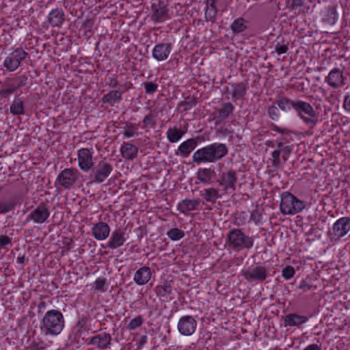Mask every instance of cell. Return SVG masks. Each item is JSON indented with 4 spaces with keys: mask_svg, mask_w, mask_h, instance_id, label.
<instances>
[{
    "mask_svg": "<svg viewBox=\"0 0 350 350\" xmlns=\"http://www.w3.org/2000/svg\"><path fill=\"white\" fill-rule=\"evenodd\" d=\"M122 100V93L119 90L109 91L102 97V102L108 106H114Z\"/></svg>",
    "mask_w": 350,
    "mask_h": 350,
    "instance_id": "obj_36",
    "label": "cell"
},
{
    "mask_svg": "<svg viewBox=\"0 0 350 350\" xmlns=\"http://www.w3.org/2000/svg\"><path fill=\"white\" fill-rule=\"evenodd\" d=\"M342 109L345 113L350 114V92H347L343 96Z\"/></svg>",
    "mask_w": 350,
    "mask_h": 350,
    "instance_id": "obj_52",
    "label": "cell"
},
{
    "mask_svg": "<svg viewBox=\"0 0 350 350\" xmlns=\"http://www.w3.org/2000/svg\"><path fill=\"white\" fill-rule=\"evenodd\" d=\"M43 326L51 336H59L65 328V320L62 312L51 309L46 312L43 318Z\"/></svg>",
    "mask_w": 350,
    "mask_h": 350,
    "instance_id": "obj_3",
    "label": "cell"
},
{
    "mask_svg": "<svg viewBox=\"0 0 350 350\" xmlns=\"http://www.w3.org/2000/svg\"><path fill=\"white\" fill-rule=\"evenodd\" d=\"M228 247L235 251L250 250L255 244V238L247 235L240 228H233L228 232L227 239Z\"/></svg>",
    "mask_w": 350,
    "mask_h": 350,
    "instance_id": "obj_4",
    "label": "cell"
},
{
    "mask_svg": "<svg viewBox=\"0 0 350 350\" xmlns=\"http://www.w3.org/2000/svg\"><path fill=\"white\" fill-rule=\"evenodd\" d=\"M144 91L147 95H152L158 91L160 85L153 81H146L143 83Z\"/></svg>",
    "mask_w": 350,
    "mask_h": 350,
    "instance_id": "obj_47",
    "label": "cell"
},
{
    "mask_svg": "<svg viewBox=\"0 0 350 350\" xmlns=\"http://www.w3.org/2000/svg\"><path fill=\"white\" fill-rule=\"evenodd\" d=\"M28 77L26 76L5 79L1 83V97L7 98L15 93L21 86L26 84Z\"/></svg>",
    "mask_w": 350,
    "mask_h": 350,
    "instance_id": "obj_14",
    "label": "cell"
},
{
    "mask_svg": "<svg viewBox=\"0 0 350 350\" xmlns=\"http://www.w3.org/2000/svg\"><path fill=\"white\" fill-rule=\"evenodd\" d=\"M94 289L100 293H104L107 290L108 287V280L107 278L104 276H100L96 279L93 283Z\"/></svg>",
    "mask_w": 350,
    "mask_h": 350,
    "instance_id": "obj_46",
    "label": "cell"
},
{
    "mask_svg": "<svg viewBox=\"0 0 350 350\" xmlns=\"http://www.w3.org/2000/svg\"><path fill=\"white\" fill-rule=\"evenodd\" d=\"M78 166L82 171L89 172L94 167L93 155L89 148L82 147L77 152Z\"/></svg>",
    "mask_w": 350,
    "mask_h": 350,
    "instance_id": "obj_18",
    "label": "cell"
},
{
    "mask_svg": "<svg viewBox=\"0 0 350 350\" xmlns=\"http://www.w3.org/2000/svg\"><path fill=\"white\" fill-rule=\"evenodd\" d=\"M120 154L124 160L133 161L138 156L139 148L135 144L125 142L121 145Z\"/></svg>",
    "mask_w": 350,
    "mask_h": 350,
    "instance_id": "obj_29",
    "label": "cell"
},
{
    "mask_svg": "<svg viewBox=\"0 0 350 350\" xmlns=\"http://www.w3.org/2000/svg\"><path fill=\"white\" fill-rule=\"evenodd\" d=\"M82 177L80 172L74 167H67L59 172L54 182L57 190H71Z\"/></svg>",
    "mask_w": 350,
    "mask_h": 350,
    "instance_id": "obj_7",
    "label": "cell"
},
{
    "mask_svg": "<svg viewBox=\"0 0 350 350\" xmlns=\"http://www.w3.org/2000/svg\"><path fill=\"white\" fill-rule=\"evenodd\" d=\"M292 109L296 112L298 117L308 125H315L318 122V114L313 106L307 101L301 99H291Z\"/></svg>",
    "mask_w": 350,
    "mask_h": 350,
    "instance_id": "obj_6",
    "label": "cell"
},
{
    "mask_svg": "<svg viewBox=\"0 0 350 350\" xmlns=\"http://www.w3.org/2000/svg\"><path fill=\"white\" fill-rule=\"evenodd\" d=\"M29 56L28 52L23 47H18L13 49L5 58L3 66L10 73H14L19 69L21 64Z\"/></svg>",
    "mask_w": 350,
    "mask_h": 350,
    "instance_id": "obj_9",
    "label": "cell"
},
{
    "mask_svg": "<svg viewBox=\"0 0 350 350\" xmlns=\"http://www.w3.org/2000/svg\"><path fill=\"white\" fill-rule=\"evenodd\" d=\"M304 350H318V349H321V347L318 346V344H315V343H313V344L309 345V346L305 347L304 348Z\"/></svg>",
    "mask_w": 350,
    "mask_h": 350,
    "instance_id": "obj_58",
    "label": "cell"
},
{
    "mask_svg": "<svg viewBox=\"0 0 350 350\" xmlns=\"http://www.w3.org/2000/svg\"><path fill=\"white\" fill-rule=\"evenodd\" d=\"M195 177L198 182L203 185H210L216 179L217 173L215 169L211 167H199L195 172Z\"/></svg>",
    "mask_w": 350,
    "mask_h": 350,
    "instance_id": "obj_27",
    "label": "cell"
},
{
    "mask_svg": "<svg viewBox=\"0 0 350 350\" xmlns=\"http://www.w3.org/2000/svg\"><path fill=\"white\" fill-rule=\"evenodd\" d=\"M263 208L257 206L250 212V222H253L256 226L261 225L263 223Z\"/></svg>",
    "mask_w": 350,
    "mask_h": 350,
    "instance_id": "obj_41",
    "label": "cell"
},
{
    "mask_svg": "<svg viewBox=\"0 0 350 350\" xmlns=\"http://www.w3.org/2000/svg\"><path fill=\"white\" fill-rule=\"evenodd\" d=\"M291 99H289L287 97H280L279 99H277L275 104L278 107L282 112L285 113V114H289L292 110V107L291 105Z\"/></svg>",
    "mask_w": 350,
    "mask_h": 350,
    "instance_id": "obj_45",
    "label": "cell"
},
{
    "mask_svg": "<svg viewBox=\"0 0 350 350\" xmlns=\"http://www.w3.org/2000/svg\"><path fill=\"white\" fill-rule=\"evenodd\" d=\"M304 5V0H289L288 6L292 11L300 10Z\"/></svg>",
    "mask_w": 350,
    "mask_h": 350,
    "instance_id": "obj_51",
    "label": "cell"
},
{
    "mask_svg": "<svg viewBox=\"0 0 350 350\" xmlns=\"http://www.w3.org/2000/svg\"><path fill=\"white\" fill-rule=\"evenodd\" d=\"M267 112H268V115L270 120L274 122H280L282 118L281 110L276 104H274L273 105L269 106Z\"/></svg>",
    "mask_w": 350,
    "mask_h": 350,
    "instance_id": "obj_43",
    "label": "cell"
},
{
    "mask_svg": "<svg viewBox=\"0 0 350 350\" xmlns=\"http://www.w3.org/2000/svg\"><path fill=\"white\" fill-rule=\"evenodd\" d=\"M10 112L14 116H22L26 114L25 110L24 101L19 96H15L11 106Z\"/></svg>",
    "mask_w": 350,
    "mask_h": 350,
    "instance_id": "obj_38",
    "label": "cell"
},
{
    "mask_svg": "<svg viewBox=\"0 0 350 350\" xmlns=\"http://www.w3.org/2000/svg\"><path fill=\"white\" fill-rule=\"evenodd\" d=\"M199 103H200V100L195 95H192V94L187 95L179 101L177 107H176V112L178 114L190 112L192 109L197 107Z\"/></svg>",
    "mask_w": 350,
    "mask_h": 350,
    "instance_id": "obj_26",
    "label": "cell"
},
{
    "mask_svg": "<svg viewBox=\"0 0 350 350\" xmlns=\"http://www.w3.org/2000/svg\"><path fill=\"white\" fill-rule=\"evenodd\" d=\"M200 196L205 201L215 204L222 198L220 190L216 187H211L202 191Z\"/></svg>",
    "mask_w": 350,
    "mask_h": 350,
    "instance_id": "obj_35",
    "label": "cell"
},
{
    "mask_svg": "<svg viewBox=\"0 0 350 350\" xmlns=\"http://www.w3.org/2000/svg\"><path fill=\"white\" fill-rule=\"evenodd\" d=\"M155 292L159 296L165 297L172 293L171 285L170 283L159 285L155 289Z\"/></svg>",
    "mask_w": 350,
    "mask_h": 350,
    "instance_id": "obj_48",
    "label": "cell"
},
{
    "mask_svg": "<svg viewBox=\"0 0 350 350\" xmlns=\"http://www.w3.org/2000/svg\"><path fill=\"white\" fill-rule=\"evenodd\" d=\"M276 148L271 152V164L274 170H283L285 164L288 162L293 152V146L282 141H276Z\"/></svg>",
    "mask_w": 350,
    "mask_h": 350,
    "instance_id": "obj_5",
    "label": "cell"
},
{
    "mask_svg": "<svg viewBox=\"0 0 350 350\" xmlns=\"http://www.w3.org/2000/svg\"><path fill=\"white\" fill-rule=\"evenodd\" d=\"M198 323L192 315L181 317L177 323V328L179 334L184 336H191L197 332Z\"/></svg>",
    "mask_w": 350,
    "mask_h": 350,
    "instance_id": "obj_15",
    "label": "cell"
},
{
    "mask_svg": "<svg viewBox=\"0 0 350 350\" xmlns=\"http://www.w3.org/2000/svg\"><path fill=\"white\" fill-rule=\"evenodd\" d=\"M339 19L337 6L336 5H328L322 8L320 14V24L325 28H333L337 24Z\"/></svg>",
    "mask_w": 350,
    "mask_h": 350,
    "instance_id": "obj_13",
    "label": "cell"
},
{
    "mask_svg": "<svg viewBox=\"0 0 350 350\" xmlns=\"http://www.w3.org/2000/svg\"><path fill=\"white\" fill-rule=\"evenodd\" d=\"M325 82L332 89H341L346 84V77L344 73L338 67L333 68L325 77Z\"/></svg>",
    "mask_w": 350,
    "mask_h": 350,
    "instance_id": "obj_17",
    "label": "cell"
},
{
    "mask_svg": "<svg viewBox=\"0 0 350 350\" xmlns=\"http://www.w3.org/2000/svg\"><path fill=\"white\" fill-rule=\"evenodd\" d=\"M309 321V318L304 315L289 313L285 317L284 322L285 327H296L305 324Z\"/></svg>",
    "mask_w": 350,
    "mask_h": 350,
    "instance_id": "obj_33",
    "label": "cell"
},
{
    "mask_svg": "<svg viewBox=\"0 0 350 350\" xmlns=\"http://www.w3.org/2000/svg\"><path fill=\"white\" fill-rule=\"evenodd\" d=\"M333 231L336 238H345L350 232V217L343 216L337 219L333 225Z\"/></svg>",
    "mask_w": 350,
    "mask_h": 350,
    "instance_id": "obj_25",
    "label": "cell"
},
{
    "mask_svg": "<svg viewBox=\"0 0 350 350\" xmlns=\"http://www.w3.org/2000/svg\"><path fill=\"white\" fill-rule=\"evenodd\" d=\"M110 227L104 222H98L92 227V233L94 238L98 241H104L109 238Z\"/></svg>",
    "mask_w": 350,
    "mask_h": 350,
    "instance_id": "obj_31",
    "label": "cell"
},
{
    "mask_svg": "<svg viewBox=\"0 0 350 350\" xmlns=\"http://www.w3.org/2000/svg\"><path fill=\"white\" fill-rule=\"evenodd\" d=\"M218 0H206V8L205 11V19L207 23L213 22L218 14L216 3Z\"/></svg>",
    "mask_w": 350,
    "mask_h": 350,
    "instance_id": "obj_37",
    "label": "cell"
},
{
    "mask_svg": "<svg viewBox=\"0 0 350 350\" xmlns=\"http://www.w3.org/2000/svg\"><path fill=\"white\" fill-rule=\"evenodd\" d=\"M125 233L122 230L118 229L113 233L107 246L112 250L117 249L125 244Z\"/></svg>",
    "mask_w": 350,
    "mask_h": 350,
    "instance_id": "obj_34",
    "label": "cell"
},
{
    "mask_svg": "<svg viewBox=\"0 0 350 350\" xmlns=\"http://www.w3.org/2000/svg\"><path fill=\"white\" fill-rule=\"evenodd\" d=\"M274 50L278 56H281V55L286 54L289 50V47L288 45L285 44V43H278L274 48Z\"/></svg>",
    "mask_w": 350,
    "mask_h": 350,
    "instance_id": "obj_53",
    "label": "cell"
},
{
    "mask_svg": "<svg viewBox=\"0 0 350 350\" xmlns=\"http://www.w3.org/2000/svg\"><path fill=\"white\" fill-rule=\"evenodd\" d=\"M114 167L107 162H101L94 170L91 183L101 184L105 182L112 175Z\"/></svg>",
    "mask_w": 350,
    "mask_h": 350,
    "instance_id": "obj_19",
    "label": "cell"
},
{
    "mask_svg": "<svg viewBox=\"0 0 350 350\" xmlns=\"http://www.w3.org/2000/svg\"><path fill=\"white\" fill-rule=\"evenodd\" d=\"M189 131L188 125H172L167 129L166 137L169 143L175 144L180 142Z\"/></svg>",
    "mask_w": 350,
    "mask_h": 350,
    "instance_id": "obj_20",
    "label": "cell"
},
{
    "mask_svg": "<svg viewBox=\"0 0 350 350\" xmlns=\"http://www.w3.org/2000/svg\"><path fill=\"white\" fill-rule=\"evenodd\" d=\"M207 140V137L205 134L189 137L179 144L178 147L175 149L174 153L176 157H180V158H189L191 155L197 151V149L199 146L206 142Z\"/></svg>",
    "mask_w": 350,
    "mask_h": 350,
    "instance_id": "obj_8",
    "label": "cell"
},
{
    "mask_svg": "<svg viewBox=\"0 0 350 350\" xmlns=\"http://www.w3.org/2000/svg\"><path fill=\"white\" fill-rule=\"evenodd\" d=\"M147 341H148V337H147V335H142L139 339L138 343L137 345V349H142L144 346L147 344Z\"/></svg>",
    "mask_w": 350,
    "mask_h": 350,
    "instance_id": "obj_55",
    "label": "cell"
},
{
    "mask_svg": "<svg viewBox=\"0 0 350 350\" xmlns=\"http://www.w3.org/2000/svg\"><path fill=\"white\" fill-rule=\"evenodd\" d=\"M248 94V85L244 82H237L231 84L230 97L236 103L244 99Z\"/></svg>",
    "mask_w": 350,
    "mask_h": 350,
    "instance_id": "obj_28",
    "label": "cell"
},
{
    "mask_svg": "<svg viewBox=\"0 0 350 350\" xmlns=\"http://www.w3.org/2000/svg\"><path fill=\"white\" fill-rule=\"evenodd\" d=\"M229 154L227 144L212 142L197 149L192 157V162L197 164H215L225 159Z\"/></svg>",
    "mask_w": 350,
    "mask_h": 350,
    "instance_id": "obj_1",
    "label": "cell"
},
{
    "mask_svg": "<svg viewBox=\"0 0 350 350\" xmlns=\"http://www.w3.org/2000/svg\"><path fill=\"white\" fill-rule=\"evenodd\" d=\"M248 21L244 18H237L230 25V30L234 34H241L248 29Z\"/></svg>",
    "mask_w": 350,
    "mask_h": 350,
    "instance_id": "obj_39",
    "label": "cell"
},
{
    "mask_svg": "<svg viewBox=\"0 0 350 350\" xmlns=\"http://www.w3.org/2000/svg\"><path fill=\"white\" fill-rule=\"evenodd\" d=\"M167 238L172 242H178L185 238V233L184 230L179 228H172L167 230Z\"/></svg>",
    "mask_w": 350,
    "mask_h": 350,
    "instance_id": "obj_44",
    "label": "cell"
},
{
    "mask_svg": "<svg viewBox=\"0 0 350 350\" xmlns=\"http://www.w3.org/2000/svg\"><path fill=\"white\" fill-rule=\"evenodd\" d=\"M26 255H21V256L18 257L17 259H16V263H17V264L22 265L26 262Z\"/></svg>",
    "mask_w": 350,
    "mask_h": 350,
    "instance_id": "obj_57",
    "label": "cell"
},
{
    "mask_svg": "<svg viewBox=\"0 0 350 350\" xmlns=\"http://www.w3.org/2000/svg\"><path fill=\"white\" fill-rule=\"evenodd\" d=\"M152 276V270L149 267H142L136 272L134 280L136 284L139 286H144L148 284Z\"/></svg>",
    "mask_w": 350,
    "mask_h": 350,
    "instance_id": "obj_30",
    "label": "cell"
},
{
    "mask_svg": "<svg viewBox=\"0 0 350 350\" xmlns=\"http://www.w3.org/2000/svg\"><path fill=\"white\" fill-rule=\"evenodd\" d=\"M139 134V126L135 122L127 121L122 129V134L126 138H132L137 137Z\"/></svg>",
    "mask_w": 350,
    "mask_h": 350,
    "instance_id": "obj_40",
    "label": "cell"
},
{
    "mask_svg": "<svg viewBox=\"0 0 350 350\" xmlns=\"http://www.w3.org/2000/svg\"><path fill=\"white\" fill-rule=\"evenodd\" d=\"M49 216L50 212L47 205L45 202H42L31 212L28 219L37 225H42L47 221Z\"/></svg>",
    "mask_w": 350,
    "mask_h": 350,
    "instance_id": "obj_24",
    "label": "cell"
},
{
    "mask_svg": "<svg viewBox=\"0 0 350 350\" xmlns=\"http://www.w3.org/2000/svg\"><path fill=\"white\" fill-rule=\"evenodd\" d=\"M172 47L171 43H162L156 45L152 51V59L158 62H165L170 57Z\"/></svg>",
    "mask_w": 350,
    "mask_h": 350,
    "instance_id": "obj_22",
    "label": "cell"
},
{
    "mask_svg": "<svg viewBox=\"0 0 350 350\" xmlns=\"http://www.w3.org/2000/svg\"><path fill=\"white\" fill-rule=\"evenodd\" d=\"M238 181V172L231 168L222 172L217 179L219 185L226 191L236 190Z\"/></svg>",
    "mask_w": 350,
    "mask_h": 350,
    "instance_id": "obj_16",
    "label": "cell"
},
{
    "mask_svg": "<svg viewBox=\"0 0 350 350\" xmlns=\"http://www.w3.org/2000/svg\"><path fill=\"white\" fill-rule=\"evenodd\" d=\"M236 107L233 102L227 101L220 105L212 117V121L215 127L220 126L233 115Z\"/></svg>",
    "mask_w": 350,
    "mask_h": 350,
    "instance_id": "obj_11",
    "label": "cell"
},
{
    "mask_svg": "<svg viewBox=\"0 0 350 350\" xmlns=\"http://www.w3.org/2000/svg\"><path fill=\"white\" fill-rule=\"evenodd\" d=\"M201 205V201L198 198H185L177 202L176 210L180 213L188 215L195 211L198 210Z\"/></svg>",
    "mask_w": 350,
    "mask_h": 350,
    "instance_id": "obj_23",
    "label": "cell"
},
{
    "mask_svg": "<svg viewBox=\"0 0 350 350\" xmlns=\"http://www.w3.org/2000/svg\"><path fill=\"white\" fill-rule=\"evenodd\" d=\"M171 19L170 11L162 0L152 3L151 6V19L154 24H161Z\"/></svg>",
    "mask_w": 350,
    "mask_h": 350,
    "instance_id": "obj_12",
    "label": "cell"
},
{
    "mask_svg": "<svg viewBox=\"0 0 350 350\" xmlns=\"http://www.w3.org/2000/svg\"><path fill=\"white\" fill-rule=\"evenodd\" d=\"M112 342V336L107 333H101L100 335L92 336L90 339L89 344L97 347L100 350L106 349L110 346Z\"/></svg>",
    "mask_w": 350,
    "mask_h": 350,
    "instance_id": "obj_32",
    "label": "cell"
},
{
    "mask_svg": "<svg viewBox=\"0 0 350 350\" xmlns=\"http://www.w3.org/2000/svg\"><path fill=\"white\" fill-rule=\"evenodd\" d=\"M281 274L285 280H289L292 279L296 275V270L291 265H287L282 270Z\"/></svg>",
    "mask_w": 350,
    "mask_h": 350,
    "instance_id": "obj_50",
    "label": "cell"
},
{
    "mask_svg": "<svg viewBox=\"0 0 350 350\" xmlns=\"http://www.w3.org/2000/svg\"><path fill=\"white\" fill-rule=\"evenodd\" d=\"M48 24L53 28H61L65 24L66 13L61 7H55L50 10L47 15Z\"/></svg>",
    "mask_w": 350,
    "mask_h": 350,
    "instance_id": "obj_21",
    "label": "cell"
},
{
    "mask_svg": "<svg viewBox=\"0 0 350 350\" xmlns=\"http://www.w3.org/2000/svg\"><path fill=\"white\" fill-rule=\"evenodd\" d=\"M108 86L112 88L118 87L119 86V79L115 77L111 78L109 81Z\"/></svg>",
    "mask_w": 350,
    "mask_h": 350,
    "instance_id": "obj_56",
    "label": "cell"
},
{
    "mask_svg": "<svg viewBox=\"0 0 350 350\" xmlns=\"http://www.w3.org/2000/svg\"><path fill=\"white\" fill-rule=\"evenodd\" d=\"M0 242H1V248H4L5 247L11 244V239L8 235H3L2 234L1 235V238H0Z\"/></svg>",
    "mask_w": 350,
    "mask_h": 350,
    "instance_id": "obj_54",
    "label": "cell"
},
{
    "mask_svg": "<svg viewBox=\"0 0 350 350\" xmlns=\"http://www.w3.org/2000/svg\"><path fill=\"white\" fill-rule=\"evenodd\" d=\"M241 275L250 283H262L268 276V269L261 264H253L242 270Z\"/></svg>",
    "mask_w": 350,
    "mask_h": 350,
    "instance_id": "obj_10",
    "label": "cell"
},
{
    "mask_svg": "<svg viewBox=\"0 0 350 350\" xmlns=\"http://www.w3.org/2000/svg\"><path fill=\"white\" fill-rule=\"evenodd\" d=\"M144 319L142 316L139 315V316L136 317L135 318L131 320L127 325V329L129 331H134V330L137 329V328H140L143 325Z\"/></svg>",
    "mask_w": 350,
    "mask_h": 350,
    "instance_id": "obj_49",
    "label": "cell"
},
{
    "mask_svg": "<svg viewBox=\"0 0 350 350\" xmlns=\"http://www.w3.org/2000/svg\"><path fill=\"white\" fill-rule=\"evenodd\" d=\"M157 121H158V118L156 114L151 112L144 116L143 120H142V124L145 129H153L157 125Z\"/></svg>",
    "mask_w": 350,
    "mask_h": 350,
    "instance_id": "obj_42",
    "label": "cell"
},
{
    "mask_svg": "<svg viewBox=\"0 0 350 350\" xmlns=\"http://www.w3.org/2000/svg\"><path fill=\"white\" fill-rule=\"evenodd\" d=\"M307 206V202L301 200L290 191H285L280 195L279 210L284 215H295L301 213Z\"/></svg>",
    "mask_w": 350,
    "mask_h": 350,
    "instance_id": "obj_2",
    "label": "cell"
}]
</instances>
